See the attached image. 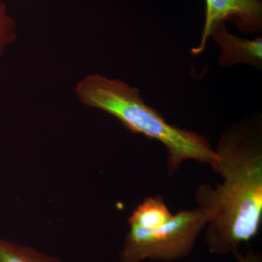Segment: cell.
Returning <instances> with one entry per match:
<instances>
[{"label": "cell", "mask_w": 262, "mask_h": 262, "mask_svg": "<svg viewBox=\"0 0 262 262\" xmlns=\"http://www.w3.org/2000/svg\"><path fill=\"white\" fill-rule=\"evenodd\" d=\"M75 93L84 105L115 117L130 132L161 143L166 150L168 176L186 160L214 165L216 153L205 136L168 123L144 102L139 89L126 82L95 74L79 82Z\"/></svg>", "instance_id": "2"}, {"label": "cell", "mask_w": 262, "mask_h": 262, "mask_svg": "<svg viewBox=\"0 0 262 262\" xmlns=\"http://www.w3.org/2000/svg\"><path fill=\"white\" fill-rule=\"evenodd\" d=\"M232 254L238 262H262L261 253L255 252L252 250H250L246 253L239 252V250Z\"/></svg>", "instance_id": "9"}, {"label": "cell", "mask_w": 262, "mask_h": 262, "mask_svg": "<svg viewBox=\"0 0 262 262\" xmlns=\"http://www.w3.org/2000/svg\"><path fill=\"white\" fill-rule=\"evenodd\" d=\"M208 216L196 206L182 210L153 229L129 226L119 258L121 262L173 261L187 257L206 228Z\"/></svg>", "instance_id": "3"}, {"label": "cell", "mask_w": 262, "mask_h": 262, "mask_svg": "<svg viewBox=\"0 0 262 262\" xmlns=\"http://www.w3.org/2000/svg\"><path fill=\"white\" fill-rule=\"evenodd\" d=\"M206 18L201 43L192 48L193 56L201 54L213 29L220 24L231 21L239 30L250 34L261 32V0H206Z\"/></svg>", "instance_id": "4"}, {"label": "cell", "mask_w": 262, "mask_h": 262, "mask_svg": "<svg viewBox=\"0 0 262 262\" xmlns=\"http://www.w3.org/2000/svg\"><path fill=\"white\" fill-rule=\"evenodd\" d=\"M162 196H149L144 200L129 217V226L153 229L168 222L173 216Z\"/></svg>", "instance_id": "6"}, {"label": "cell", "mask_w": 262, "mask_h": 262, "mask_svg": "<svg viewBox=\"0 0 262 262\" xmlns=\"http://www.w3.org/2000/svg\"><path fill=\"white\" fill-rule=\"evenodd\" d=\"M210 37L221 47L219 65L222 67L239 64L251 65L257 68L262 67V39L241 38L227 30L225 23L217 25Z\"/></svg>", "instance_id": "5"}, {"label": "cell", "mask_w": 262, "mask_h": 262, "mask_svg": "<svg viewBox=\"0 0 262 262\" xmlns=\"http://www.w3.org/2000/svg\"><path fill=\"white\" fill-rule=\"evenodd\" d=\"M261 122L235 123L226 129L212 169L223 182L196 189L198 206L208 216L204 239L213 254L239 251L255 238L262 223Z\"/></svg>", "instance_id": "1"}, {"label": "cell", "mask_w": 262, "mask_h": 262, "mask_svg": "<svg viewBox=\"0 0 262 262\" xmlns=\"http://www.w3.org/2000/svg\"><path fill=\"white\" fill-rule=\"evenodd\" d=\"M16 39V24L7 13L6 5L0 0V56Z\"/></svg>", "instance_id": "8"}, {"label": "cell", "mask_w": 262, "mask_h": 262, "mask_svg": "<svg viewBox=\"0 0 262 262\" xmlns=\"http://www.w3.org/2000/svg\"><path fill=\"white\" fill-rule=\"evenodd\" d=\"M0 262H63L29 246L0 237Z\"/></svg>", "instance_id": "7"}]
</instances>
